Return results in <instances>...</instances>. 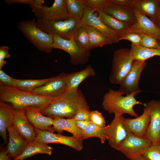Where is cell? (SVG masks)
Returning <instances> with one entry per match:
<instances>
[{"label":"cell","instance_id":"1","mask_svg":"<svg viewBox=\"0 0 160 160\" xmlns=\"http://www.w3.org/2000/svg\"><path fill=\"white\" fill-rule=\"evenodd\" d=\"M81 109L89 110V108L84 96L78 89L75 90H68L60 96L54 98L49 106L41 112L53 119H71Z\"/></svg>","mask_w":160,"mask_h":160},{"label":"cell","instance_id":"2","mask_svg":"<svg viewBox=\"0 0 160 160\" xmlns=\"http://www.w3.org/2000/svg\"><path fill=\"white\" fill-rule=\"evenodd\" d=\"M53 98L36 95L16 87L0 84V101L10 103L15 110L33 107L41 111L49 106Z\"/></svg>","mask_w":160,"mask_h":160},{"label":"cell","instance_id":"3","mask_svg":"<svg viewBox=\"0 0 160 160\" xmlns=\"http://www.w3.org/2000/svg\"><path fill=\"white\" fill-rule=\"evenodd\" d=\"M138 92L123 96L119 90L110 89L103 96L102 105L103 109L109 114H114L115 116L120 117L124 114H128L135 117L138 115L133 109L134 105H144V104L137 101L135 97Z\"/></svg>","mask_w":160,"mask_h":160},{"label":"cell","instance_id":"4","mask_svg":"<svg viewBox=\"0 0 160 160\" xmlns=\"http://www.w3.org/2000/svg\"><path fill=\"white\" fill-rule=\"evenodd\" d=\"M17 25L25 37L38 50L47 53L52 51L54 36L42 31L37 26L35 18L23 21Z\"/></svg>","mask_w":160,"mask_h":160},{"label":"cell","instance_id":"5","mask_svg":"<svg viewBox=\"0 0 160 160\" xmlns=\"http://www.w3.org/2000/svg\"><path fill=\"white\" fill-rule=\"evenodd\" d=\"M36 22L38 27L44 32L65 39L73 38L81 24V20L70 16L66 20L57 21L37 18Z\"/></svg>","mask_w":160,"mask_h":160},{"label":"cell","instance_id":"6","mask_svg":"<svg viewBox=\"0 0 160 160\" xmlns=\"http://www.w3.org/2000/svg\"><path fill=\"white\" fill-rule=\"evenodd\" d=\"M134 61L130 49L115 50L109 77L110 83L120 85L131 70Z\"/></svg>","mask_w":160,"mask_h":160},{"label":"cell","instance_id":"7","mask_svg":"<svg viewBox=\"0 0 160 160\" xmlns=\"http://www.w3.org/2000/svg\"><path fill=\"white\" fill-rule=\"evenodd\" d=\"M52 49H59L67 52L70 56L71 63L74 65L84 64L87 62L90 57V52L81 49L76 44L73 39H65L54 36L51 46Z\"/></svg>","mask_w":160,"mask_h":160},{"label":"cell","instance_id":"8","mask_svg":"<svg viewBox=\"0 0 160 160\" xmlns=\"http://www.w3.org/2000/svg\"><path fill=\"white\" fill-rule=\"evenodd\" d=\"M152 145L148 139L139 137L128 132L127 136L120 143L117 150L130 159L142 155Z\"/></svg>","mask_w":160,"mask_h":160},{"label":"cell","instance_id":"9","mask_svg":"<svg viewBox=\"0 0 160 160\" xmlns=\"http://www.w3.org/2000/svg\"><path fill=\"white\" fill-rule=\"evenodd\" d=\"M35 140L36 141L47 144L49 143L60 144L69 146L79 152L83 149V140L81 139L37 129H35Z\"/></svg>","mask_w":160,"mask_h":160},{"label":"cell","instance_id":"10","mask_svg":"<svg viewBox=\"0 0 160 160\" xmlns=\"http://www.w3.org/2000/svg\"><path fill=\"white\" fill-rule=\"evenodd\" d=\"M67 74L64 73L54 77L53 79L30 92L36 95L55 98L68 90Z\"/></svg>","mask_w":160,"mask_h":160},{"label":"cell","instance_id":"11","mask_svg":"<svg viewBox=\"0 0 160 160\" xmlns=\"http://www.w3.org/2000/svg\"><path fill=\"white\" fill-rule=\"evenodd\" d=\"M145 108L149 111L150 122L145 138L152 145L160 144V101L152 100L144 103Z\"/></svg>","mask_w":160,"mask_h":160},{"label":"cell","instance_id":"12","mask_svg":"<svg viewBox=\"0 0 160 160\" xmlns=\"http://www.w3.org/2000/svg\"><path fill=\"white\" fill-rule=\"evenodd\" d=\"M145 61L134 60L132 68L122 83L119 90L126 95L133 92H140L142 90L139 86L141 74L146 66Z\"/></svg>","mask_w":160,"mask_h":160},{"label":"cell","instance_id":"13","mask_svg":"<svg viewBox=\"0 0 160 160\" xmlns=\"http://www.w3.org/2000/svg\"><path fill=\"white\" fill-rule=\"evenodd\" d=\"M95 11L86 7L81 23L95 28L107 36L113 43H118L120 41L119 34L105 24Z\"/></svg>","mask_w":160,"mask_h":160},{"label":"cell","instance_id":"14","mask_svg":"<svg viewBox=\"0 0 160 160\" xmlns=\"http://www.w3.org/2000/svg\"><path fill=\"white\" fill-rule=\"evenodd\" d=\"M122 123L128 132L136 136L144 138L150 122V115L148 110L145 108L142 114L134 119L121 116Z\"/></svg>","mask_w":160,"mask_h":160},{"label":"cell","instance_id":"15","mask_svg":"<svg viewBox=\"0 0 160 160\" xmlns=\"http://www.w3.org/2000/svg\"><path fill=\"white\" fill-rule=\"evenodd\" d=\"M121 116H114L109 124L103 127L109 144L116 150H117L120 144L126 138L128 133L122 123Z\"/></svg>","mask_w":160,"mask_h":160},{"label":"cell","instance_id":"16","mask_svg":"<svg viewBox=\"0 0 160 160\" xmlns=\"http://www.w3.org/2000/svg\"><path fill=\"white\" fill-rule=\"evenodd\" d=\"M12 126L19 135L28 143L35 141V128L28 120L24 109H15Z\"/></svg>","mask_w":160,"mask_h":160},{"label":"cell","instance_id":"17","mask_svg":"<svg viewBox=\"0 0 160 160\" xmlns=\"http://www.w3.org/2000/svg\"><path fill=\"white\" fill-rule=\"evenodd\" d=\"M135 11L136 22L131 25L130 31L153 37L160 43V29L146 16Z\"/></svg>","mask_w":160,"mask_h":160},{"label":"cell","instance_id":"18","mask_svg":"<svg viewBox=\"0 0 160 160\" xmlns=\"http://www.w3.org/2000/svg\"><path fill=\"white\" fill-rule=\"evenodd\" d=\"M104 12L117 20L131 25L136 22L135 11L132 6L119 4L109 0Z\"/></svg>","mask_w":160,"mask_h":160},{"label":"cell","instance_id":"19","mask_svg":"<svg viewBox=\"0 0 160 160\" xmlns=\"http://www.w3.org/2000/svg\"><path fill=\"white\" fill-rule=\"evenodd\" d=\"M26 116L35 129L54 133L55 131L53 126L54 119L42 114L41 110L33 107L24 109Z\"/></svg>","mask_w":160,"mask_h":160},{"label":"cell","instance_id":"20","mask_svg":"<svg viewBox=\"0 0 160 160\" xmlns=\"http://www.w3.org/2000/svg\"><path fill=\"white\" fill-rule=\"evenodd\" d=\"M69 17L65 0H55L52 6H43L41 18L48 20L60 21Z\"/></svg>","mask_w":160,"mask_h":160},{"label":"cell","instance_id":"21","mask_svg":"<svg viewBox=\"0 0 160 160\" xmlns=\"http://www.w3.org/2000/svg\"><path fill=\"white\" fill-rule=\"evenodd\" d=\"M7 130L9 137L7 153L10 158L14 159L22 153L28 143L19 135L13 126L8 128Z\"/></svg>","mask_w":160,"mask_h":160},{"label":"cell","instance_id":"22","mask_svg":"<svg viewBox=\"0 0 160 160\" xmlns=\"http://www.w3.org/2000/svg\"><path fill=\"white\" fill-rule=\"evenodd\" d=\"M15 109L12 105L0 101V135L6 144L7 142V131L13 125Z\"/></svg>","mask_w":160,"mask_h":160},{"label":"cell","instance_id":"23","mask_svg":"<svg viewBox=\"0 0 160 160\" xmlns=\"http://www.w3.org/2000/svg\"><path fill=\"white\" fill-rule=\"evenodd\" d=\"M132 7L135 10L148 16L156 25L160 0H134Z\"/></svg>","mask_w":160,"mask_h":160},{"label":"cell","instance_id":"24","mask_svg":"<svg viewBox=\"0 0 160 160\" xmlns=\"http://www.w3.org/2000/svg\"><path fill=\"white\" fill-rule=\"evenodd\" d=\"M53 119V126L55 131L58 134H61L63 131H65L71 133L73 136L83 140L82 130L76 126L75 121L73 118L65 119L56 117Z\"/></svg>","mask_w":160,"mask_h":160},{"label":"cell","instance_id":"25","mask_svg":"<svg viewBox=\"0 0 160 160\" xmlns=\"http://www.w3.org/2000/svg\"><path fill=\"white\" fill-rule=\"evenodd\" d=\"M95 75L94 69L90 65L81 71L67 74V82L68 90L77 89L79 86L84 80L89 77L94 76Z\"/></svg>","mask_w":160,"mask_h":160},{"label":"cell","instance_id":"26","mask_svg":"<svg viewBox=\"0 0 160 160\" xmlns=\"http://www.w3.org/2000/svg\"><path fill=\"white\" fill-rule=\"evenodd\" d=\"M52 148L47 144L36 141L28 143L22 153L14 160H24L38 154H46L51 156Z\"/></svg>","mask_w":160,"mask_h":160},{"label":"cell","instance_id":"27","mask_svg":"<svg viewBox=\"0 0 160 160\" xmlns=\"http://www.w3.org/2000/svg\"><path fill=\"white\" fill-rule=\"evenodd\" d=\"M88 28L89 52L93 49L112 44L111 41L105 35L95 28L90 26Z\"/></svg>","mask_w":160,"mask_h":160},{"label":"cell","instance_id":"28","mask_svg":"<svg viewBox=\"0 0 160 160\" xmlns=\"http://www.w3.org/2000/svg\"><path fill=\"white\" fill-rule=\"evenodd\" d=\"M101 20L107 25L116 32L119 36L130 30L131 25L117 20L104 11L97 12Z\"/></svg>","mask_w":160,"mask_h":160},{"label":"cell","instance_id":"29","mask_svg":"<svg viewBox=\"0 0 160 160\" xmlns=\"http://www.w3.org/2000/svg\"><path fill=\"white\" fill-rule=\"evenodd\" d=\"M130 52L134 60L145 61L155 56H160V48H149L132 44Z\"/></svg>","mask_w":160,"mask_h":160},{"label":"cell","instance_id":"30","mask_svg":"<svg viewBox=\"0 0 160 160\" xmlns=\"http://www.w3.org/2000/svg\"><path fill=\"white\" fill-rule=\"evenodd\" d=\"M53 77L41 79H16V87L21 90L30 92L51 81Z\"/></svg>","mask_w":160,"mask_h":160},{"label":"cell","instance_id":"31","mask_svg":"<svg viewBox=\"0 0 160 160\" xmlns=\"http://www.w3.org/2000/svg\"><path fill=\"white\" fill-rule=\"evenodd\" d=\"M69 16L81 19L86 7L84 0H65Z\"/></svg>","mask_w":160,"mask_h":160},{"label":"cell","instance_id":"32","mask_svg":"<svg viewBox=\"0 0 160 160\" xmlns=\"http://www.w3.org/2000/svg\"><path fill=\"white\" fill-rule=\"evenodd\" d=\"M73 39L76 44L83 50H88V26L81 24L74 34Z\"/></svg>","mask_w":160,"mask_h":160},{"label":"cell","instance_id":"33","mask_svg":"<svg viewBox=\"0 0 160 160\" xmlns=\"http://www.w3.org/2000/svg\"><path fill=\"white\" fill-rule=\"evenodd\" d=\"M82 139L84 140L91 137L99 138L103 144L107 140L106 136L104 132L103 127L92 123L83 130H82Z\"/></svg>","mask_w":160,"mask_h":160},{"label":"cell","instance_id":"34","mask_svg":"<svg viewBox=\"0 0 160 160\" xmlns=\"http://www.w3.org/2000/svg\"><path fill=\"white\" fill-rule=\"evenodd\" d=\"M85 6L95 11H104L109 0H84Z\"/></svg>","mask_w":160,"mask_h":160},{"label":"cell","instance_id":"35","mask_svg":"<svg viewBox=\"0 0 160 160\" xmlns=\"http://www.w3.org/2000/svg\"><path fill=\"white\" fill-rule=\"evenodd\" d=\"M119 40H125L129 41L132 44L136 46H140L142 40L141 34L133 32L128 31L121 34Z\"/></svg>","mask_w":160,"mask_h":160},{"label":"cell","instance_id":"36","mask_svg":"<svg viewBox=\"0 0 160 160\" xmlns=\"http://www.w3.org/2000/svg\"><path fill=\"white\" fill-rule=\"evenodd\" d=\"M142 40L140 46L149 48H160V43L154 38L141 34Z\"/></svg>","mask_w":160,"mask_h":160},{"label":"cell","instance_id":"37","mask_svg":"<svg viewBox=\"0 0 160 160\" xmlns=\"http://www.w3.org/2000/svg\"><path fill=\"white\" fill-rule=\"evenodd\" d=\"M142 155L150 160H160V144L152 145Z\"/></svg>","mask_w":160,"mask_h":160},{"label":"cell","instance_id":"38","mask_svg":"<svg viewBox=\"0 0 160 160\" xmlns=\"http://www.w3.org/2000/svg\"><path fill=\"white\" fill-rule=\"evenodd\" d=\"M90 120L92 123L101 127H105V121L102 113L97 111H91Z\"/></svg>","mask_w":160,"mask_h":160},{"label":"cell","instance_id":"39","mask_svg":"<svg viewBox=\"0 0 160 160\" xmlns=\"http://www.w3.org/2000/svg\"><path fill=\"white\" fill-rule=\"evenodd\" d=\"M16 79L6 73L0 69V84L5 86L16 87Z\"/></svg>","mask_w":160,"mask_h":160},{"label":"cell","instance_id":"40","mask_svg":"<svg viewBox=\"0 0 160 160\" xmlns=\"http://www.w3.org/2000/svg\"><path fill=\"white\" fill-rule=\"evenodd\" d=\"M90 110L80 109L77 111L73 118L75 121L90 120Z\"/></svg>","mask_w":160,"mask_h":160},{"label":"cell","instance_id":"41","mask_svg":"<svg viewBox=\"0 0 160 160\" xmlns=\"http://www.w3.org/2000/svg\"><path fill=\"white\" fill-rule=\"evenodd\" d=\"M9 48L7 46L0 47V69H2L4 66L6 64V61L4 60L5 58H8L11 55L9 52Z\"/></svg>","mask_w":160,"mask_h":160},{"label":"cell","instance_id":"42","mask_svg":"<svg viewBox=\"0 0 160 160\" xmlns=\"http://www.w3.org/2000/svg\"><path fill=\"white\" fill-rule=\"evenodd\" d=\"M4 1L9 4L14 3L22 4H27L31 6L33 4L35 0H6Z\"/></svg>","mask_w":160,"mask_h":160},{"label":"cell","instance_id":"43","mask_svg":"<svg viewBox=\"0 0 160 160\" xmlns=\"http://www.w3.org/2000/svg\"><path fill=\"white\" fill-rule=\"evenodd\" d=\"M76 126L80 129L83 130L92 123L90 120L75 121Z\"/></svg>","mask_w":160,"mask_h":160},{"label":"cell","instance_id":"44","mask_svg":"<svg viewBox=\"0 0 160 160\" xmlns=\"http://www.w3.org/2000/svg\"><path fill=\"white\" fill-rule=\"evenodd\" d=\"M116 4L128 6H132L134 0H111Z\"/></svg>","mask_w":160,"mask_h":160},{"label":"cell","instance_id":"45","mask_svg":"<svg viewBox=\"0 0 160 160\" xmlns=\"http://www.w3.org/2000/svg\"><path fill=\"white\" fill-rule=\"evenodd\" d=\"M10 158L7 154V146L2 149L0 152V160H11Z\"/></svg>","mask_w":160,"mask_h":160},{"label":"cell","instance_id":"46","mask_svg":"<svg viewBox=\"0 0 160 160\" xmlns=\"http://www.w3.org/2000/svg\"><path fill=\"white\" fill-rule=\"evenodd\" d=\"M130 160H150L142 155L132 158Z\"/></svg>","mask_w":160,"mask_h":160},{"label":"cell","instance_id":"47","mask_svg":"<svg viewBox=\"0 0 160 160\" xmlns=\"http://www.w3.org/2000/svg\"><path fill=\"white\" fill-rule=\"evenodd\" d=\"M156 25L160 29V7L159 9L158 12Z\"/></svg>","mask_w":160,"mask_h":160},{"label":"cell","instance_id":"48","mask_svg":"<svg viewBox=\"0 0 160 160\" xmlns=\"http://www.w3.org/2000/svg\"><path fill=\"white\" fill-rule=\"evenodd\" d=\"M96 160V159H93V160Z\"/></svg>","mask_w":160,"mask_h":160}]
</instances>
